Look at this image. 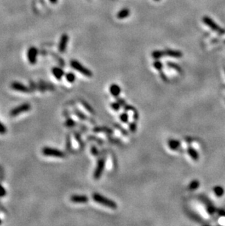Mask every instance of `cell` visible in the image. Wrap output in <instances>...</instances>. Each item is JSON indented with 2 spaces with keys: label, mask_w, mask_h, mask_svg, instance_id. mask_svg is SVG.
<instances>
[{
  "label": "cell",
  "mask_w": 225,
  "mask_h": 226,
  "mask_svg": "<svg viewBox=\"0 0 225 226\" xmlns=\"http://www.w3.org/2000/svg\"><path fill=\"white\" fill-rule=\"evenodd\" d=\"M10 87L12 89L18 91V92H24V93H30L31 89L28 86L23 84L22 83L18 82V81H14L10 84Z\"/></svg>",
  "instance_id": "obj_8"
},
{
  "label": "cell",
  "mask_w": 225,
  "mask_h": 226,
  "mask_svg": "<svg viewBox=\"0 0 225 226\" xmlns=\"http://www.w3.org/2000/svg\"><path fill=\"white\" fill-rule=\"evenodd\" d=\"M66 148L68 149L69 151L71 149V138H70V136L68 135L67 136V144H66Z\"/></svg>",
  "instance_id": "obj_37"
},
{
  "label": "cell",
  "mask_w": 225,
  "mask_h": 226,
  "mask_svg": "<svg viewBox=\"0 0 225 226\" xmlns=\"http://www.w3.org/2000/svg\"><path fill=\"white\" fill-rule=\"evenodd\" d=\"M42 154L45 157H53L64 158L66 154L62 151L52 147H45L42 149Z\"/></svg>",
  "instance_id": "obj_3"
},
{
  "label": "cell",
  "mask_w": 225,
  "mask_h": 226,
  "mask_svg": "<svg viewBox=\"0 0 225 226\" xmlns=\"http://www.w3.org/2000/svg\"><path fill=\"white\" fill-rule=\"evenodd\" d=\"M187 151L188 154L190 156V157L192 158L193 160L197 161L199 160V157H200L199 153L197 152V151L195 149L193 148L192 147H189L187 148Z\"/></svg>",
  "instance_id": "obj_17"
},
{
  "label": "cell",
  "mask_w": 225,
  "mask_h": 226,
  "mask_svg": "<svg viewBox=\"0 0 225 226\" xmlns=\"http://www.w3.org/2000/svg\"><path fill=\"white\" fill-rule=\"evenodd\" d=\"M74 113H75V114L80 119H81V120H82V121L90 120V122H91V123H94V122L93 119L88 118V117L86 114H85L84 112L80 111L78 108H77L75 107L74 108Z\"/></svg>",
  "instance_id": "obj_16"
},
{
  "label": "cell",
  "mask_w": 225,
  "mask_h": 226,
  "mask_svg": "<svg viewBox=\"0 0 225 226\" xmlns=\"http://www.w3.org/2000/svg\"><path fill=\"white\" fill-rule=\"evenodd\" d=\"M139 119V113H138V112L137 110H136L135 111H134V113H133V119L134 121H137V119Z\"/></svg>",
  "instance_id": "obj_40"
},
{
  "label": "cell",
  "mask_w": 225,
  "mask_h": 226,
  "mask_svg": "<svg viewBox=\"0 0 225 226\" xmlns=\"http://www.w3.org/2000/svg\"><path fill=\"white\" fill-rule=\"evenodd\" d=\"M81 105H82V106L85 108V109H86L88 112H89L90 113H92V114L94 113V108H92V106H91V105H90L88 103L86 102V100H81Z\"/></svg>",
  "instance_id": "obj_20"
},
{
  "label": "cell",
  "mask_w": 225,
  "mask_h": 226,
  "mask_svg": "<svg viewBox=\"0 0 225 226\" xmlns=\"http://www.w3.org/2000/svg\"><path fill=\"white\" fill-rule=\"evenodd\" d=\"M203 21L207 25V26H208L212 30L217 32L220 34V35H222V34H224L225 32V30L223 29L222 28H221L220 26H219L217 23L214 22V21H213L210 18H209L208 16L203 17Z\"/></svg>",
  "instance_id": "obj_6"
},
{
  "label": "cell",
  "mask_w": 225,
  "mask_h": 226,
  "mask_svg": "<svg viewBox=\"0 0 225 226\" xmlns=\"http://www.w3.org/2000/svg\"><path fill=\"white\" fill-rule=\"evenodd\" d=\"M7 133V128L5 126L4 124L0 122V134L5 135Z\"/></svg>",
  "instance_id": "obj_33"
},
{
  "label": "cell",
  "mask_w": 225,
  "mask_h": 226,
  "mask_svg": "<svg viewBox=\"0 0 225 226\" xmlns=\"http://www.w3.org/2000/svg\"><path fill=\"white\" fill-rule=\"evenodd\" d=\"M70 66L74 69V70L78 71L81 74L84 76H86L88 78H91L93 76V73L89 69L84 66L81 62L77 61V60H71L70 61Z\"/></svg>",
  "instance_id": "obj_2"
},
{
  "label": "cell",
  "mask_w": 225,
  "mask_h": 226,
  "mask_svg": "<svg viewBox=\"0 0 225 226\" xmlns=\"http://www.w3.org/2000/svg\"><path fill=\"white\" fill-rule=\"evenodd\" d=\"M70 201L75 204H86L88 201V197L85 195H72L70 197Z\"/></svg>",
  "instance_id": "obj_10"
},
{
  "label": "cell",
  "mask_w": 225,
  "mask_h": 226,
  "mask_svg": "<svg viewBox=\"0 0 225 226\" xmlns=\"http://www.w3.org/2000/svg\"><path fill=\"white\" fill-rule=\"evenodd\" d=\"M214 193H215L216 195H218V196H220V195H221V194L223 193V190L220 187H217L214 188Z\"/></svg>",
  "instance_id": "obj_35"
},
{
  "label": "cell",
  "mask_w": 225,
  "mask_h": 226,
  "mask_svg": "<svg viewBox=\"0 0 225 226\" xmlns=\"http://www.w3.org/2000/svg\"><path fill=\"white\" fill-rule=\"evenodd\" d=\"M113 126H114V127L116 128L117 130H120V132H121V134L123 135V136H128L129 133H128V132H127V130L124 129V128L122 127V126L120 125V124L114 123V124H113Z\"/></svg>",
  "instance_id": "obj_26"
},
{
  "label": "cell",
  "mask_w": 225,
  "mask_h": 226,
  "mask_svg": "<svg viewBox=\"0 0 225 226\" xmlns=\"http://www.w3.org/2000/svg\"><path fill=\"white\" fill-rule=\"evenodd\" d=\"M65 125H66L67 127H73L76 125V122H75V120H73L72 118L68 117V118H67L66 122H65Z\"/></svg>",
  "instance_id": "obj_29"
},
{
  "label": "cell",
  "mask_w": 225,
  "mask_h": 226,
  "mask_svg": "<svg viewBox=\"0 0 225 226\" xmlns=\"http://www.w3.org/2000/svg\"><path fill=\"white\" fill-rule=\"evenodd\" d=\"M74 136H75L76 140L78 142V144L80 145V147H81V148H83V147H84V142H83L82 138H81V134H80L78 132L75 131L74 132Z\"/></svg>",
  "instance_id": "obj_24"
},
{
  "label": "cell",
  "mask_w": 225,
  "mask_h": 226,
  "mask_svg": "<svg viewBox=\"0 0 225 226\" xmlns=\"http://www.w3.org/2000/svg\"><path fill=\"white\" fill-rule=\"evenodd\" d=\"M116 100L118 101L120 104H121V107H124V106H125L126 105H127V103H126V101L120 98V97H116Z\"/></svg>",
  "instance_id": "obj_38"
},
{
  "label": "cell",
  "mask_w": 225,
  "mask_h": 226,
  "mask_svg": "<svg viewBox=\"0 0 225 226\" xmlns=\"http://www.w3.org/2000/svg\"><path fill=\"white\" fill-rule=\"evenodd\" d=\"M154 1H156V2H158V1H159V0H154Z\"/></svg>",
  "instance_id": "obj_43"
},
{
  "label": "cell",
  "mask_w": 225,
  "mask_h": 226,
  "mask_svg": "<svg viewBox=\"0 0 225 226\" xmlns=\"http://www.w3.org/2000/svg\"><path fill=\"white\" fill-rule=\"evenodd\" d=\"M92 198L95 202L98 203L99 204L103 205L107 207L111 208L112 209H117V204L116 203L111 199L107 198L104 196V195H101L100 193H94L92 195Z\"/></svg>",
  "instance_id": "obj_1"
},
{
  "label": "cell",
  "mask_w": 225,
  "mask_h": 226,
  "mask_svg": "<svg viewBox=\"0 0 225 226\" xmlns=\"http://www.w3.org/2000/svg\"><path fill=\"white\" fill-rule=\"evenodd\" d=\"M199 187H200V181L195 179V180H193L189 183V187H189V189L190 190H194L197 189Z\"/></svg>",
  "instance_id": "obj_22"
},
{
  "label": "cell",
  "mask_w": 225,
  "mask_h": 226,
  "mask_svg": "<svg viewBox=\"0 0 225 226\" xmlns=\"http://www.w3.org/2000/svg\"><path fill=\"white\" fill-rule=\"evenodd\" d=\"M119 119L123 123H128L129 122V115L127 112H123L119 115Z\"/></svg>",
  "instance_id": "obj_27"
},
{
  "label": "cell",
  "mask_w": 225,
  "mask_h": 226,
  "mask_svg": "<svg viewBox=\"0 0 225 226\" xmlns=\"http://www.w3.org/2000/svg\"><path fill=\"white\" fill-rule=\"evenodd\" d=\"M168 147L172 151H178L181 147V143L178 140L170 139L168 140Z\"/></svg>",
  "instance_id": "obj_15"
},
{
  "label": "cell",
  "mask_w": 225,
  "mask_h": 226,
  "mask_svg": "<svg viewBox=\"0 0 225 226\" xmlns=\"http://www.w3.org/2000/svg\"><path fill=\"white\" fill-rule=\"evenodd\" d=\"M69 42V36L67 34H63L60 37L59 42H58V51L61 53H65L66 51L67 44Z\"/></svg>",
  "instance_id": "obj_9"
},
{
  "label": "cell",
  "mask_w": 225,
  "mask_h": 226,
  "mask_svg": "<svg viewBox=\"0 0 225 226\" xmlns=\"http://www.w3.org/2000/svg\"><path fill=\"white\" fill-rule=\"evenodd\" d=\"M51 71H52V74L54 75V77L58 80H61L65 75V71H64L63 69L61 68V67H53Z\"/></svg>",
  "instance_id": "obj_14"
},
{
  "label": "cell",
  "mask_w": 225,
  "mask_h": 226,
  "mask_svg": "<svg viewBox=\"0 0 225 226\" xmlns=\"http://www.w3.org/2000/svg\"><path fill=\"white\" fill-rule=\"evenodd\" d=\"M87 139L89 140H92V141H96L99 145H102L104 143V140H102L101 138H98V137L94 136H89L87 137Z\"/></svg>",
  "instance_id": "obj_25"
},
{
  "label": "cell",
  "mask_w": 225,
  "mask_h": 226,
  "mask_svg": "<svg viewBox=\"0 0 225 226\" xmlns=\"http://www.w3.org/2000/svg\"><path fill=\"white\" fill-rule=\"evenodd\" d=\"M49 1H50L52 4H56V3L58 2V0H49Z\"/></svg>",
  "instance_id": "obj_41"
},
{
  "label": "cell",
  "mask_w": 225,
  "mask_h": 226,
  "mask_svg": "<svg viewBox=\"0 0 225 226\" xmlns=\"http://www.w3.org/2000/svg\"><path fill=\"white\" fill-rule=\"evenodd\" d=\"M164 53H165V56H170V57L179 59L183 56V53L180 51H177V50L173 49H166L164 50Z\"/></svg>",
  "instance_id": "obj_12"
},
{
  "label": "cell",
  "mask_w": 225,
  "mask_h": 226,
  "mask_svg": "<svg viewBox=\"0 0 225 226\" xmlns=\"http://www.w3.org/2000/svg\"><path fill=\"white\" fill-rule=\"evenodd\" d=\"M90 150H91V153L93 156L97 157L99 154H100V151H99V149H97V147H96V146H94V145L91 146V149H90Z\"/></svg>",
  "instance_id": "obj_32"
},
{
  "label": "cell",
  "mask_w": 225,
  "mask_h": 226,
  "mask_svg": "<svg viewBox=\"0 0 225 226\" xmlns=\"http://www.w3.org/2000/svg\"><path fill=\"white\" fill-rule=\"evenodd\" d=\"M129 14H130V10L128 8H123L118 12L116 16L118 19H124L129 17Z\"/></svg>",
  "instance_id": "obj_18"
},
{
  "label": "cell",
  "mask_w": 225,
  "mask_h": 226,
  "mask_svg": "<svg viewBox=\"0 0 225 226\" xmlns=\"http://www.w3.org/2000/svg\"><path fill=\"white\" fill-rule=\"evenodd\" d=\"M167 65L168 67H170V68H172V69H173V70H176L177 72L180 73V72H181V71H182V70H181V67H180V66L178 65V64L174 63V62H168Z\"/></svg>",
  "instance_id": "obj_23"
},
{
  "label": "cell",
  "mask_w": 225,
  "mask_h": 226,
  "mask_svg": "<svg viewBox=\"0 0 225 226\" xmlns=\"http://www.w3.org/2000/svg\"><path fill=\"white\" fill-rule=\"evenodd\" d=\"M93 132L97 133H106V134L110 135V136L113 134V130L108 127H106V126H97V127H94L93 128Z\"/></svg>",
  "instance_id": "obj_11"
},
{
  "label": "cell",
  "mask_w": 225,
  "mask_h": 226,
  "mask_svg": "<svg viewBox=\"0 0 225 226\" xmlns=\"http://www.w3.org/2000/svg\"><path fill=\"white\" fill-rule=\"evenodd\" d=\"M111 108L115 111H118L120 110V108H121V104L118 102V101H116V102H113L111 103Z\"/></svg>",
  "instance_id": "obj_30"
},
{
  "label": "cell",
  "mask_w": 225,
  "mask_h": 226,
  "mask_svg": "<svg viewBox=\"0 0 225 226\" xmlns=\"http://www.w3.org/2000/svg\"><path fill=\"white\" fill-rule=\"evenodd\" d=\"M105 163H106V158L105 157H102L97 161L96 168H95L94 171V179H99L102 175L104 168H105Z\"/></svg>",
  "instance_id": "obj_4"
},
{
  "label": "cell",
  "mask_w": 225,
  "mask_h": 226,
  "mask_svg": "<svg viewBox=\"0 0 225 226\" xmlns=\"http://www.w3.org/2000/svg\"><path fill=\"white\" fill-rule=\"evenodd\" d=\"M137 122H136V121H134V122L129 123V130H130V132H132V133H134V132H136V130H137Z\"/></svg>",
  "instance_id": "obj_31"
},
{
  "label": "cell",
  "mask_w": 225,
  "mask_h": 226,
  "mask_svg": "<svg viewBox=\"0 0 225 226\" xmlns=\"http://www.w3.org/2000/svg\"><path fill=\"white\" fill-rule=\"evenodd\" d=\"M7 194V191L5 190V188L4 187L2 186L1 184H0V197H2L6 195Z\"/></svg>",
  "instance_id": "obj_34"
},
{
  "label": "cell",
  "mask_w": 225,
  "mask_h": 226,
  "mask_svg": "<svg viewBox=\"0 0 225 226\" xmlns=\"http://www.w3.org/2000/svg\"><path fill=\"white\" fill-rule=\"evenodd\" d=\"M160 76H161V78H162V79L164 81H168V78L167 77V76H166L165 74L164 73L162 72V71H160Z\"/></svg>",
  "instance_id": "obj_39"
},
{
  "label": "cell",
  "mask_w": 225,
  "mask_h": 226,
  "mask_svg": "<svg viewBox=\"0 0 225 226\" xmlns=\"http://www.w3.org/2000/svg\"><path fill=\"white\" fill-rule=\"evenodd\" d=\"M124 109L125 111H135L136 109L134 108L132 106H129V105H126L125 106H124Z\"/></svg>",
  "instance_id": "obj_36"
},
{
  "label": "cell",
  "mask_w": 225,
  "mask_h": 226,
  "mask_svg": "<svg viewBox=\"0 0 225 226\" xmlns=\"http://www.w3.org/2000/svg\"><path fill=\"white\" fill-rule=\"evenodd\" d=\"M109 91L111 95L116 98V97H118V96L120 95V94H121V87L118 86V84H116V83H112V84L111 85V86H110Z\"/></svg>",
  "instance_id": "obj_13"
},
{
  "label": "cell",
  "mask_w": 225,
  "mask_h": 226,
  "mask_svg": "<svg viewBox=\"0 0 225 226\" xmlns=\"http://www.w3.org/2000/svg\"><path fill=\"white\" fill-rule=\"evenodd\" d=\"M30 110H31V105L29 103H23V104L20 105V106L13 108L10 112V116L15 117L21 114V113L29 111Z\"/></svg>",
  "instance_id": "obj_5"
},
{
  "label": "cell",
  "mask_w": 225,
  "mask_h": 226,
  "mask_svg": "<svg viewBox=\"0 0 225 226\" xmlns=\"http://www.w3.org/2000/svg\"><path fill=\"white\" fill-rule=\"evenodd\" d=\"M164 56H165L164 51H159V50L154 51L151 54V56L154 59H159L164 57Z\"/></svg>",
  "instance_id": "obj_19"
},
{
  "label": "cell",
  "mask_w": 225,
  "mask_h": 226,
  "mask_svg": "<svg viewBox=\"0 0 225 226\" xmlns=\"http://www.w3.org/2000/svg\"><path fill=\"white\" fill-rule=\"evenodd\" d=\"M154 67L157 70H158L160 72V71L162 70L163 68V64L161 62V61H159V59H156V61L154 62L153 64Z\"/></svg>",
  "instance_id": "obj_28"
},
{
  "label": "cell",
  "mask_w": 225,
  "mask_h": 226,
  "mask_svg": "<svg viewBox=\"0 0 225 226\" xmlns=\"http://www.w3.org/2000/svg\"><path fill=\"white\" fill-rule=\"evenodd\" d=\"M65 78H66L67 81H68L69 83H72L75 81L76 76L73 73L69 72V73H67V74H65Z\"/></svg>",
  "instance_id": "obj_21"
},
{
  "label": "cell",
  "mask_w": 225,
  "mask_h": 226,
  "mask_svg": "<svg viewBox=\"0 0 225 226\" xmlns=\"http://www.w3.org/2000/svg\"><path fill=\"white\" fill-rule=\"evenodd\" d=\"M38 49L35 46L30 47L27 52V59L28 61L31 65H35L38 59Z\"/></svg>",
  "instance_id": "obj_7"
},
{
  "label": "cell",
  "mask_w": 225,
  "mask_h": 226,
  "mask_svg": "<svg viewBox=\"0 0 225 226\" xmlns=\"http://www.w3.org/2000/svg\"><path fill=\"white\" fill-rule=\"evenodd\" d=\"M1 223H2V220H1V219H0V225H1Z\"/></svg>",
  "instance_id": "obj_42"
}]
</instances>
